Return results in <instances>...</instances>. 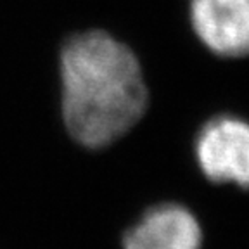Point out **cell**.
<instances>
[{"label": "cell", "instance_id": "2", "mask_svg": "<svg viewBox=\"0 0 249 249\" xmlns=\"http://www.w3.org/2000/svg\"><path fill=\"white\" fill-rule=\"evenodd\" d=\"M202 173L218 183L249 187V123L220 116L202 126L196 140Z\"/></svg>", "mask_w": 249, "mask_h": 249}, {"label": "cell", "instance_id": "4", "mask_svg": "<svg viewBox=\"0 0 249 249\" xmlns=\"http://www.w3.org/2000/svg\"><path fill=\"white\" fill-rule=\"evenodd\" d=\"M201 227L178 204L149 210L124 235V249H201Z\"/></svg>", "mask_w": 249, "mask_h": 249}, {"label": "cell", "instance_id": "1", "mask_svg": "<svg viewBox=\"0 0 249 249\" xmlns=\"http://www.w3.org/2000/svg\"><path fill=\"white\" fill-rule=\"evenodd\" d=\"M61 80L66 128L87 147H104L120 139L147 106L137 57L104 31L68 40L61 52Z\"/></svg>", "mask_w": 249, "mask_h": 249}, {"label": "cell", "instance_id": "3", "mask_svg": "<svg viewBox=\"0 0 249 249\" xmlns=\"http://www.w3.org/2000/svg\"><path fill=\"white\" fill-rule=\"evenodd\" d=\"M196 35L222 57L249 54V0H191Z\"/></svg>", "mask_w": 249, "mask_h": 249}]
</instances>
